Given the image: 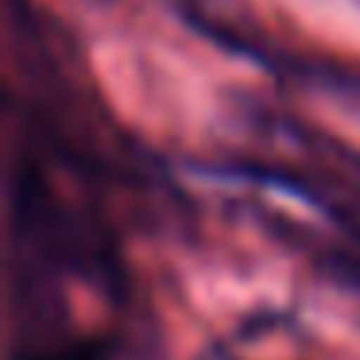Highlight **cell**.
I'll list each match as a JSON object with an SVG mask.
<instances>
[{
	"label": "cell",
	"mask_w": 360,
	"mask_h": 360,
	"mask_svg": "<svg viewBox=\"0 0 360 360\" xmlns=\"http://www.w3.org/2000/svg\"><path fill=\"white\" fill-rule=\"evenodd\" d=\"M101 4H109V0H101Z\"/></svg>",
	"instance_id": "obj_1"
}]
</instances>
